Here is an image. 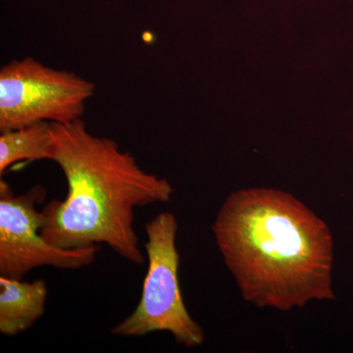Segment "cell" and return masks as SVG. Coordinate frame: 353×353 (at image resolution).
I'll list each match as a JSON object with an SVG mask.
<instances>
[{
    "mask_svg": "<svg viewBox=\"0 0 353 353\" xmlns=\"http://www.w3.org/2000/svg\"><path fill=\"white\" fill-rule=\"evenodd\" d=\"M48 285L0 276V333L15 336L32 328L46 310Z\"/></svg>",
    "mask_w": 353,
    "mask_h": 353,
    "instance_id": "8992f818",
    "label": "cell"
},
{
    "mask_svg": "<svg viewBox=\"0 0 353 353\" xmlns=\"http://www.w3.org/2000/svg\"><path fill=\"white\" fill-rule=\"evenodd\" d=\"M52 158L50 122H41L1 132L0 175L11 165L22 161H41Z\"/></svg>",
    "mask_w": 353,
    "mask_h": 353,
    "instance_id": "52a82bcc",
    "label": "cell"
},
{
    "mask_svg": "<svg viewBox=\"0 0 353 353\" xmlns=\"http://www.w3.org/2000/svg\"><path fill=\"white\" fill-rule=\"evenodd\" d=\"M145 230L148 269L141 301L131 314L113 327L111 334L131 338L168 332L179 345L199 347L203 343L204 333L185 307L179 282L180 255L176 246L175 215L159 213Z\"/></svg>",
    "mask_w": 353,
    "mask_h": 353,
    "instance_id": "3957f363",
    "label": "cell"
},
{
    "mask_svg": "<svg viewBox=\"0 0 353 353\" xmlns=\"http://www.w3.org/2000/svg\"><path fill=\"white\" fill-rule=\"evenodd\" d=\"M212 232L248 303L290 311L336 299L331 230L289 192L236 190L223 202Z\"/></svg>",
    "mask_w": 353,
    "mask_h": 353,
    "instance_id": "6da1fadb",
    "label": "cell"
},
{
    "mask_svg": "<svg viewBox=\"0 0 353 353\" xmlns=\"http://www.w3.org/2000/svg\"><path fill=\"white\" fill-rule=\"evenodd\" d=\"M46 190L37 185L21 196H14L6 181H0V276L22 280L41 266L80 269L94 261L97 245L58 248L50 245L39 230L43 212L36 205L46 199Z\"/></svg>",
    "mask_w": 353,
    "mask_h": 353,
    "instance_id": "5b68a950",
    "label": "cell"
},
{
    "mask_svg": "<svg viewBox=\"0 0 353 353\" xmlns=\"http://www.w3.org/2000/svg\"><path fill=\"white\" fill-rule=\"evenodd\" d=\"M52 158L68 192L41 211V236L58 248L105 243L127 261L145 262L134 229V209L171 201L173 188L148 173L113 139L88 132L83 119L50 123Z\"/></svg>",
    "mask_w": 353,
    "mask_h": 353,
    "instance_id": "7a4b0ae2",
    "label": "cell"
},
{
    "mask_svg": "<svg viewBox=\"0 0 353 353\" xmlns=\"http://www.w3.org/2000/svg\"><path fill=\"white\" fill-rule=\"evenodd\" d=\"M94 92V83L72 72L50 68L32 57L13 60L0 69V132L82 119Z\"/></svg>",
    "mask_w": 353,
    "mask_h": 353,
    "instance_id": "277c9868",
    "label": "cell"
}]
</instances>
